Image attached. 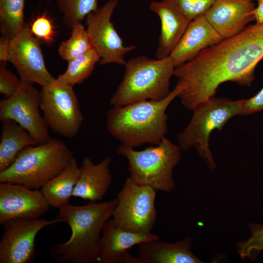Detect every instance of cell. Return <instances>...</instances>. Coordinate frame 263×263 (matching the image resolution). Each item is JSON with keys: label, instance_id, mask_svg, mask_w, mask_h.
I'll use <instances>...</instances> for the list:
<instances>
[{"label": "cell", "instance_id": "1", "mask_svg": "<svg viewBox=\"0 0 263 263\" xmlns=\"http://www.w3.org/2000/svg\"><path fill=\"white\" fill-rule=\"evenodd\" d=\"M263 58V23L247 26L207 48L174 70L173 75L184 86L179 95L182 105L193 111L214 97L225 82L250 86Z\"/></svg>", "mask_w": 263, "mask_h": 263}, {"label": "cell", "instance_id": "2", "mask_svg": "<svg viewBox=\"0 0 263 263\" xmlns=\"http://www.w3.org/2000/svg\"><path fill=\"white\" fill-rule=\"evenodd\" d=\"M117 203L116 198L101 203L90 202L83 206L67 204L59 208L56 219L69 225L72 233L67 242L52 248V258L61 263H98L100 235Z\"/></svg>", "mask_w": 263, "mask_h": 263}, {"label": "cell", "instance_id": "3", "mask_svg": "<svg viewBox=\"0 0 263 263\" xmlns=\"http://www.w3.org/2000/svg\"><path fill=\"white\" fill-rule=\"evenodd\" d=\"M184 88L177 82L165 98L113 106L106 114L108 132L122 145L134 149L146 144L158 145L168 131L166 110Z\"/></svg>", "mask_w": 263, "mask_h": 263}, {"label": "cell", "instance_id": "4", "mask_svg": "<svg viewBox=\"0 0 263 263\" xmlns=\"http://www.w3.org/2000/svg\"><path fill=\"white\" fill-rule=\"evenodd\" d=\"M122 79L110 99L113 106L160 100L171 92L170 79L175 68L170 56L151 59L140 56L126 62Z\"/></svg>", "mask_w": 263, "mask_h": 263}, {"label": "cell", "instance_id": "5", "mask_svg": "<svg viewBox=\"0 0 263 263\" xmlns=\"http://www.w3.org/2000/svg\"><path fill=\"white\" fill-rule=\"evenodd\" d=\"M74 157L64 142L51 138L44 143L22 149L13 163L0 171V183L38 189L59 174Z\"/></svg>", "mask_w": 263, "mask_h": 263}, {"label": "cell", "instance_id": "6", "mask_svg": "<svg viewBox=\"0 0 263 263\" xmlns=\"http://www.w3.org/2000/svg\"><path fill=\"white\" fill-rule=\"evenodd\" d=\"M181 150L178 145L165 137L159 144L141 150L120 145L116 152L128 160L133 182L169 193L176 186L173 170L181 161Z\"/></svg>", "mask_w": 263, "mask_h": 263}, {"label": "cell", "instance_id": "7", "mask_svg": "<svg viewBox=\"0 0 263 263\" xmlns=\"http://www.w3.org/2000/svg\"><path fill=\"white\" fill-rule=\"evenodd\" d=\"M242 103L243 99L214 96L195 109L189 123L177 136L181 150L194 148L207 167L214 169L216 166L210 149V135L215 130L221 131L233 117L240 115Z\"/></svg>", "mask_w": 263, "mask_h": 263}, {"label": "cell", "instance_id": "8", "mask_svg": "<svg viewBox=\"0 0 263 263\" xmlns=\"http://www.w3.org/2000/svg\"><path fill=\"white\" fill-rule=\"evenodd\" d=\"M156 191L127 178L116 197L117 203L112 216L114 225L131 232L151 233L157 219Z\"/></svg>", "mask_w": 263, "mask_h": 263}, {"label": "cell", "instance_id": "9", "mask_svg": "<svg viewBox=\"0 0 263 263\" xmlns=\"http://www.w3.org/2000/svg\"><path fill=\"white\" fill-rule=\"evenodd\" d=\"M40 91V110L49 128L64 137L76 136L84 117L73 87L56 78Z\"/></svg>", "mask_w": 263, "mask_h": 263}, {"label": "cell", "instance_id": "10", "mask_svg": "<svg viewBox=\"0 0 263 263\" xmlns=\"http://www.w3.org/2000/svg\"><path fill=\"white\" fill-rule=\"evenodd\" d=\"M41 94L33 83L20 80L14 93L0 101V120L15 121L42 144L51 137L49 127L40 113Z\"/></svg>", "mask_w": 263, "mask_h": 263}, {"label": "cell", "instance_id": "11", "mask_svg": "<svg viewBox=\"0 0 263 263\" xmlns=\"http://www.w3.org/2000/svg\"><path fill=\"white\" fill-rule=\"evenodd\" d=\"M120 0H109L86 18V30L92 47L99 55V64L125 65V56L135 46H125L112 21V17Z\"/></svg>", "mask_w": 263, "mask_h": 263}, {"label": "cell", "instance_id": "12", "mask_svg": "<svg viewBox=\"0 0 263 263\" xmlns=\"http://www.w3.org/2000/svg\"><path fill=\"white\" fill-rule=\"evenodd\" d=\"M8 61L15 68L20 80L43 87L56 79L47 69L40 40L26 23L11 38Z\"/></svg>", "mask_w": 263, "mask_h": 263}, {"label": "cell", "instance_id": "13", "mask_svg": "<svg viewBox=\"0 0 263 263\" xmlns=\"http://www.w3.org/2000/svg\"><path fill=\"white\" fill-rule=\"evenodd\" d=\"M51 220L22 218L8 222L0 241V263H29L36 254L35 239L44 227L59 223Z\"/></svg>", "mask_w": 263, "mask_h": 263}, {"label": "cell", "instance_id": "14", "mask_svg": "<svg viewBox=\"0 0 263 263\" xmlns=\"http://www.w3.org/2000/svg\"><path fill=\"white\" fill-rule=\"evenodd\" d=\"M41 190L22 185L0 183V225L11 220L38 219L50 209Z\"/></svg>", "mask_w": 263, "mask_h": 263}, {"label": "cell", "instance_id": "15", "mask_svg": "<svg viewBox=\"0 0 263 263\" xmlns=\"http://www.w3.org/2000/svg\"><path fill=\"white\" fill-rule=\"evenodd\" d=\"M256 6L248 0H216L204 16L223 39L241 32L255 21Z\"/></svg>", "mask_w": 263, "mask_h": 263}, {"label": "cell", "instance_id": "16", "mask_svg": "<svg viewBox=\"0 0 263 263\" xmlns=\"http://www.w3.org/2000/svg\"><path fill=\"white\" fill-rule=\"evenodd\" d=\"M223 39L205 16H201L190 21L169 56L177 67Z\"/></svg>", "mask_w": 263, "mask_h": 263}, {"label": "cell", "instance_id": "17", "mask_svg": "<svg viewBox=\"0 0 263 263\" xmlns=\"http://www.w3.org/2000/svg\"><path fill=\"white\" fill-rule=\"evenodd\" d=\"M151 233L141 234L122 229L116 226L112 219L104 225L99 243L98 263H122L128 250L147 241L159 240Z\"/></svg>", "mask_w": 263, "mask_h": 263}, {"label": "cell", "instance_id": "18", "mask_svg": "<svg viewBox=\"0 0 263 263\" xmlns=\"http://www.w3.org/2000/svg\"><path fill=\"white\" fill-rule=\"evenodd\" d=\"M149 9L160 20V34L155 56L157 59H162L169 56L190 20L172 4L163 0L150 2Z\"/></svg>", "mask_w": 263, "mask_h": 263}, {"label": "cell", "instance_id": "19", "mask_svg": "<svg viewBox=\"0 0 263 263\" xmlns=\"http://www.w3.org/2000/svg\"><path fill=\"white\" fill-rule=\"evenodd\" d=\"M111 159L107 157L94 164L88 157L84 158L72 196L96 202L105 196L112 182L110 169Z\"/></svg>", "mask_w": 263, "mask_h": 263}, {"label": "cell", "instance_id": "20", "mask_svg": "<svg viewBox=\"0 0 263 263\" xmlns=\"http://www.w3.org/2000/svg\"><path fill=\"white\" fill-rule=\"evenodd\" d=\"M192 239L186 236L173 243L153 240L138 245L141 263H202L191 251Z\"/></svg>", "mask_w": 263, "mask_h": 263}, {"label": "cell", "instance_id": "21", "mask_svg": "<svg viewBox=\"0 0 263 263\" xmlns=\"http://www.w3.org/2000/svg\"><path fill=\"white\" fill-rule=\"evenodd\" d=\"M2 123L0 141V171L8 168L24 148L38 145L30 133L14 120L5 119Z\"/></svg>", "mask_w": 263, "mask_h": 263}, {"label": "cell", "instance_id": "22", "mask_svg": "<svg viewBox=\"0 0 263 263\" xmlns=\"http://www.w3.org/2000/svg\"><path fill=\"white\" fill-rule=\"evenodd\" d=\"M79 174V167L74 157L56 176L48 181L41 191L51 207L60 208L69 204Z\"/></svg>", "mask_w": 263, "mask_h": 263}, {"label": "cell", "instance_id": "23", "mask_svg": "<svg viewBox=\"0 0 263 263\" xmlns=\"http://www.w3.org/2000/svg\"><path fill=\"white\" fill-rule=\"evenodd\" d=\"M100 56L93 48L68 62L65 71L56 78L58 81L72 87L80 84L92 74Z\"/></svg>", "mask_w": 263, "mask_h": 263}, {"label": "cell", "instance_id": "24", "mask_svg": "<svg viewBox=\"0 0 263 263\" xmlns=\"http://www.w3.org/2000/svg\"><path fill=\"white\" fill-rule=\"evenodd\" d=\"M26 0H0V24L2 36L13 38L23 27Z\"/></svg>", "mask_w": 263, "mask_h": 263}, {"label": "cell", "instance_id": "25", "mask_svg": "<svg viewBox=\"0 0 263 263\" xmlns=\"http://www.w3.org/2000/svg\"><path fill=\"white\" fill-rule=\"evenodd\" d=\"M71 30L70 38L62 41L58 48L60 57L68 62L93 48L86 29L81 22L75 23Z\"/></svg>", "mask_w": 263, "mask_h": 263}, {"label": "cell", "instance_id": "26", "mask_svg": "<svg viewBox=\"0 0 263 263\" xmlns=\"http://www.w3.org/2000/svg\"><path fill=\"white\" fill-rule=\"evenodd\" d=\"M57 7L62 15L65 24L71 29L90 13L98 8L97 0H56Z\"/></svg>", "mask_w": 263, "mask_h": 263}, {"label": "cell", "instance_id": "27", "mask_svg": "<svg viewBox=\"0 0 263 263\" xmlns=\"http://www.w3.org/2000/svg\"><path fill=\"white\" fill-rule=\"evenodd\" d=\"M248 228L251 236L244 241L237 243L235 247L241 259L248 258L251 261H254L263 250V225L250 223Z\"/></svg>", "mask_w": 263, "mask_h": 263}, {"label": "cell", "instance_id": "28", "mask_svg": "<svg viewBox=\"0 0 263 263\" xmlns=\"http://www.w3.org/2000/svg\"><path fill=\"white\" fill-rule=\"evenodd\" d=\"M29 27L32 34L40 41L48 45L54 42L56 32L53 20L46 13L37 16Z\"/></svg>", "mask_w": 263, "mask_h": 263}, {"label": "cell", "instance_id": "29", "mask_svg": "<svg viewBox=\"0 0 263 263\" xmlns=\"http://www.w3.org/2000/svg\"><path fill=\"white\" fill-rule=\"evenodd\" d=\"M179 10L190 21L204 15L216 0H163Z\"/></svg>", "mask_w": 263, "mask_h": 263}, {"label": "cell", "instance_id": "30", "mask_svg": "<svg viewBox=\"0 0 263 263\" xmlns=\"http://www.w3.org/2000/svg\"><path fill=\"white\" fill-rule=\"evenodd\" d=\"M20 80L6 67L5 64L0 66V93L6 97L12 95L17 90Z\"/></svg>", "mask_w": 263, "mask_h": 263}, {"label": "cell", "instance_id": "31", "mask_svg": "<svg viewBox=\"0 0 263 263\" xmlns=\"http://www.w3.org/2000/svg\"><path fill=\"white\" fill-rule=\"evenodd\" d=\"M263 110V87L254 96L243 99L240 115H247Z\"/></svg>", "mask_w": 263, "mask_h": 263}, {"label": "cell", "instance_id": "32", "mask_svg": "<svg viewBox=\"0 0 263 263\" xmlns=\"http://www.w3.org/2000/svg\"><path fill=\"white\" fill-rule=\"evenodd\" d=\"M11 38L2 36L0 38V61L5 64L8 61Z\"/></svg>", "mask_w": 263, "mask_h": 263}, {"label": "cell", "instance_id": "33", "mask_svg": "<svg viewBox=\"0 0 263 263\" xmlns=\"http://www.w3.org/2000/svg\"><path fill=\"white\" fill-rule=\"evenodd\" d=\"M254 15L256 23H263V0H258Z\"/></svg>", "mask_w": 263, "mask_h": 263}, {"label": "cell", "instance_id": "34", "mask_svg": "<svg viewBox=\"0 0 263 263\" xmlns=\"http://www.w3.org/2000/svg\"><path fill=\"white\" fill-rule=\"evenodd\" d=\"M250 0V1H254V0Z\"/></svg>", "mask_w": 263, "mask_h": 263}]
</instances>
